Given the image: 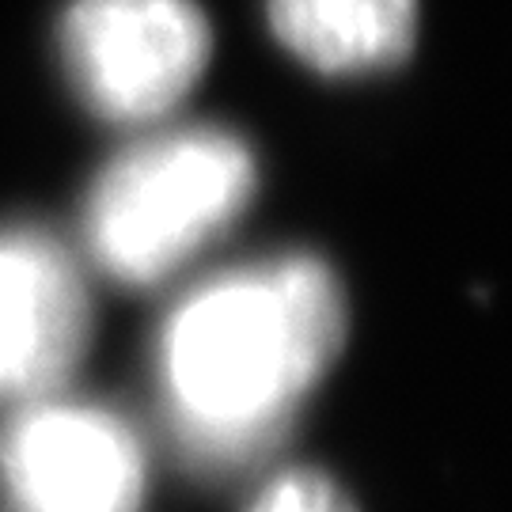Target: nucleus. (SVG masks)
<instances>
[{"label": "nucleus", "instance_id": "7", "mask_svg": "<svg viewBox=\"0 0 512 512\" xmlns=\"http://www.w3.org/2000/svg\"><path fill=\"white\" fill-rule=\"evenodd\" d=\"M247 512H357V505L330 475L300 467L277 475Z\"/></svg>", "mask_w": 512, "mask_h": 512}, {"label": "nucleus", "instance_id": "4", "mask_svg": "<svg viewBox=\"0 0 512 512\" xmlns=\"http://www.w3.org/2000/svg\"><path fill=\"white\" fill-rule=\"evenodd\" d=\"M0 478L23 512H137L145 452L103 406L46 403L0 433Z\"/></svg>", "mask_w": 512, "mask_h": 512}, {"label": "nucleus", "instance_id": "1", "mask_svg": "<svg viewBox=\"0 0 512 512\" xmlns=\"http://www.w3.org/2000/svg\"><path fill=\"white\" fill-rule=\"evenodd\" d=\"M346 300L319 258L285 255L198 285L160 334L171 429L198 467L251 463L327 372Z\"/></svg>", "mask_w": 512, "mask_h": 512}, {"label": "nucleus", "instance_id": "3", "mask_svg": "<svg viewBox=\"0 0 512 512\" xmlns=\"http://www.w3.org/2000/svg\"><path fill=\"white\" fill-rule=\"evenodd\" d=\"M61 57L99 118L152 122L198 84L209 23L194 0H73Z\"/></svg>", "mask_w": 512, "mask_h": 512}, {"label": "nucleus", "instance_id": "5", "mask_svg": "<svg viewBox=\"0 0 512 512\" xmlns=\"http://www.w3.org/2000/svg\"><path fill=\"white\" fill-rule=\"evenodd\" d=\"M88 293L65 247L38 228L0 232V399H38L76 368Z\"/></svg>", "mask_w": 512, "mask_h": 512}, {"label": "nucleus", "instance_id": "2", "mask_svg": "<svg viewBox=\"0 0 512 512\" xmlns=\"http://www.w3.org/2000/svg\"><path fill=\"white\" fill-rule=\"evenodd\" d=\"M255 183V156L228 129L141 141L95 179L84 205L88 247L126 285L160 281L243 213Z\"/></svg>", "mask_w": 512, "mask_h": 512}, {"label": "nucleus", "instance_id": "6", "mask_svg": "<svg viewBox=\"0 0 512 512\" xmlns=\"http://www.w3.org/2000/svg\"><path fill=\"white\" fill-rule=\"evenodd\" d=\"M277 38L319 73H368L414 46L418 0H270Z\"/></svg>", "mask_w": 512, "mask_h": 512}]
</instances>
